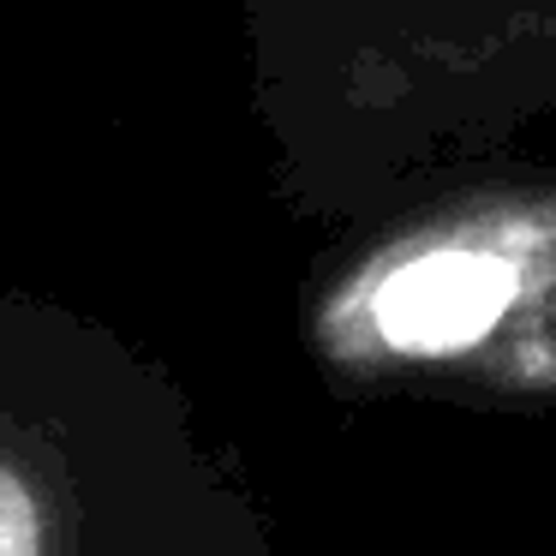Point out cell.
<instances>
[{
  "label": "cell",
  "mask_w": 556,
  "mask_h": 556,
  "mask_svg": "<svg viewBox=\"0 0 556 556\" xmlns=\"http://www.w3.org/2000/svg\"><path fill=\"white\" fill-rule=\"evenodd\" d=\"M515 300V269L484 252H437L395 269L377 293V329L395 348L448 353L479 341Z\"/></svg>",
  "instance_id": "6da1fadb"
}]
</instances>
